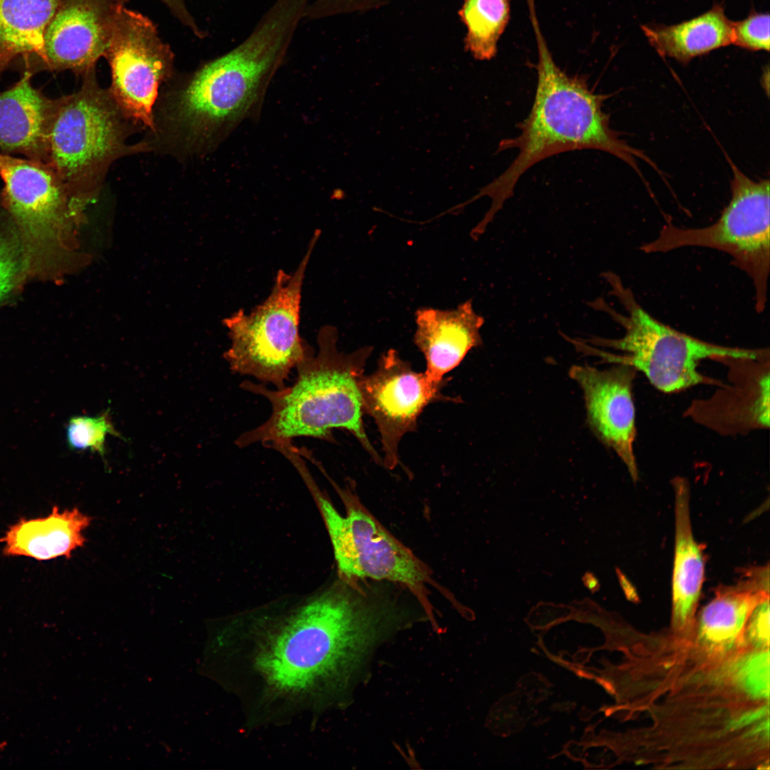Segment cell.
<instances>
[{
	"label": "cell",
	"instance_id": "cell-30",
	"mask_svg": "<svg viewBox=\"0 0 770 770\" xmlns=\"http://www.w3.org/2000/svg\"><path fill=\"white\" fill-rule=\"evenodd\" d=\"M320 1L328 12L336 15L359 8L365 2V0H320Z\"/></svg>",
	"mask_w": 770,
	"mask_h": 770
},
{
	"label": "cell",
	"instance_id": "cell-20",
	"mask_svg": "<svg viewBox=\"0 0 770 770\" xmlns=\"http://www.w3.org/2000/svg\"><path fill=\"white\" fill-rule=\"evenodd\" d=\"M91 520L76 508L60 512L58 506L44 518H22L0 538L4 544L3 555L40 561L62 556L69 558L73 551L85 545L83 531Z\"/></svg>",
	"mask_w": 770,
	"mask_h": 770
},
{
	"label": "cell",
	"instance_id": "cell-5",
	"mask_svg": "<svg viewBox=\"0 0 770 770\" xmlns=\"http://www.w3.org/2000/svg\"><path fill=\"white\" fill-rule=\"evenodd\" d=\"M82 76L77 91L58 98L46 161L78 207L99 192L115 160L151 151L145 140L128 143L140 125L123 113L108 88L99 85L96 66Z\"/></svg>",
	"mask_w": 770,
	"mask_h": 770
},
{
	"label": "cell",
	"instance_id": "cell-25",
	"mask_svg": "<svg viewBox=\"0 0 770 770\" xmlns=\"http://www.w3.org/2000/svg\"><path fill=\"white\" fill-rule=\"evenodd\" d=\"M25 278L21 248L11 221L0 222V302Z\"/></svg>",
	"mask_w": 770,
	"mask_h": 770
},
{
	"label": "cell",
	"instance_id": "cell-23",
	"mask_svg": "<svg viewBox=\"0 0 770 770\" xmlns=\"http://www.w3.org/2000/svg\"><path fill=\"white\" fill-rule=\"evenodd\" d=\"M459 15L467 29L466 50L478 60L493 58L510 19L509 0H464Z\"/></svg>",
	"mask_w": 770,
	"mask_h": 770
},
{
	"label": "cell",
	"instance_id": "cell-11",
	"mask_svg": "<svg viewBox=\"0 0 770 770\" xmlns=\"http://www.w3.org/2000/svg\"><path fill=\"white\" fill-rule=\"evenodd\" d=\"M104 57L111 68L108 89L113 99L129 119L153 132L160 86L175 76L170 46L150 19L123 5Z\"/></svg>",
	"mask_w": 770,
	"mask_h": 770
},
{
	"label": "cell",
	"instance_id": "cell-27",
	"mask_svg": "<svg viewBox=\"0 0 770 770\" xmlns=\"http://www.w3.org/2000/svg\"><path fill=\"white\" fill-rule=\"evenodd\" d=\"M769 666L768 651L748 655L738 665L737 680L754 697L769 696Z\"/></svg>",
	"mask_w": 770,
	"mask_h": 770
},
{
	"label": "cell",
	"instance_id": "cell-26",
	"mask_svg": "<svg viewBox=\"0 0 770 770\" xmlns=\"http://www.w3.org/2000/svg\"><path fill=\"white\" fill-rule=\"evenodd\" d=\"M769 14L751 11L744 20L732 22V44L749 51H769Z\"/></svg>",
	"mask_w": 770,
	"mask_h": 770
},
{
	"label": "cell",
	"instance_id": "cell-15",
	"mask_svg": "<svg viewBox=\"0 0 770 770\" xmlns=\"http://www.w3.org/2000/svg\"><path fill=\"white\" fill-rule=\"evenodd\" d=\"M615 364L603 370L574 365L569 375L583 391L589 428L604 446L615 451L635 482L639 472L634 449L637 431L632 390L637 371L627 364Z\"/></svg>",
	"mask_w": 770,
	"mask_h": 770
},
{
	"label": "cell",
	"instance_id": "cell-2",
	"mask_svg": "<svg viewBox=\"0 0 770 770\" xmlns=\"http://www.w3.org/2000/svg\"><path fill=\"white\" fill-rule=\"evenodd\" d=\"M310 0H275L250 34L188 76L164 83L153 108L151 150L179 160L215 150L256 116Z\"/></svg>",
	"mask_w": 770,
	"mask_h": 770
},
{
	"label": "cell",
	"instance_id": "cell-7",
	"mask_svg": "<svg viewBox=\"0 0 770 770\" xmlns=\"http://www.w3.org/2000/svg\"><path fill=\"white\" fill-rule=\"evenodd\" d=\"M305 483L329 533L341 581L355 587L367 579L401 585L418 600L435 629L438 626L428 585L439 590L461 613L464 611L454 596L432 578L428 566L378 521L349 486L342 488L333 483L345 506L344 516L319 491L312 477Z\"/></svg>",
	"mask_w": 770,
	"mask_h": 770
},
{
	"label": "cell",
	"instance_id": "cell-18",
	"mask_svg": "<svg viewBox=\"0 0 770 770\" xmlns=\"http://www.w3.org/2000/svg\"><path fill=\"white\" fill-rule=\"evenodd\" d=\"M734 585L717 588L699 616L700 637L713 649L727 650L744 634L755 606L769 596V565L744 571Z\"/></svg>",
	"mask_w": 770,
	"mask_h": 770
},
{
	"label": "cell",
	"instance_id": "cell-19",
	"mask_svg": "<svg viewBox=\"0 0 770 770\" xmlns=\"http://www.w3.org/2000/svg\"><path fill=\"white\" fill-rule=\"evenodd\" d=\"M674 493L675 544L672 574V625L688 630L695 612L704 577L702 551L694 540L690 518L689 483L683 477L672 481Z\"/></svg>",
	"mask_w": 770,
	"mask_h": 770
},
{
	"label": "cell",
	"instance_id": "cell-24",
	"mask_svg": "<svg viewBox=\"0 0 770 770\" xmlns=\"http://www.w3.org/2000/svg\"><path fill=\"white\" fill-rule=\"evenodd\" d=\"M66 430V441L71 450H89L97 453L103 459L105 458V443L108 435L123 439L115 430L109 411L97 416H72L68 420Z\"/></svg>",
	"mask_w": 770,
	"mask_h": 770
},
{
	"label": "cell",
	"instance_id": "cell-9",
	"mask_svg": "<svg viewBox=\"0 0 770 770\" xmlns=\"http://www.w3.org/2000/svg\"><path fill=\"white\" fill-rule=\"evenodd\" d=\"M728 161L733 173L732 197L719 219L700 228L668 223L640 249L645 253H662L700 247L727 253L752 280L755 309L760 313L766 307L770 270L769 180H753Z\"/></svg>",
	"mask_w": 770,
	"mask_h": 770
},
{
	"label": "cell",
	"instance_id": "cell-32",
	"mask_svg": "<svg viewBox=\"0 0 770 770\" xmlns=\"http://www.w3.org/2000/svg\"><path fill=\"white\" fill-rule=\"evenodd\" d=\"M5 746H6V743L5 742L0 743V752L5 748Z\"/></svg>",
	"mask_w": 770,
	"mask_h": 770
},
{
	"label": "cell",
	"instance_id": "cell-8",
	"mask_svg": "<svg viewBox=\"0 0 770 770\" xmlns=\"http://www.w3.org/2000/svg\"><path fill=\"white\" fill-rule=\"evenodd\" d=\"M320 232L315 230L307 252L292 273L278 270L268 297L250 313L239 309L225 319L231 345L224 354L235 373L285 387L290 371L312 349L299 333L305 271Z\"/></svg>",
	"mask_w": 770,
	"mask_h": 770
},
{
	"label": "cell",
	"instance_id": "cell-3",
	"mask_svg": "<svg viewBox=\"0 0 770 770\" xmlns=\"http://www.w3.org/2000/svg\"><path fill=\"white\" fill-rule=\"evenodd\" d=\"M527 7L538 56L534 101L530 113L519 125L520 133L498 145V152L514 148L518 155L503 173L471 200L482 196L492 200L490 209L476 225L481 231L513 195L520 177L552 155L592 149L619 158L639 173L635 157L654 165L611 128L609 115L602 111L604 96L595 93L585 80L569 76L556 64L541 31L535 2H528Z\"/></svg>",
	"mask_w": 770,
	"mask_h": 770
},
{
	"label": "cell",
	"instance_id": "cell-4",
	"mask_svg": "<svg viewBox=\"0 0 770 770\" xmlns=\"http://www.w3.org/2000/svg\"><path fill=\"white\" fill-rule=\"evenodd\" d=\"M337 340L334 327H322L317 353L311 349L299 362L296 381L290 386L270 390L243 381L242 389L269 400L272 413L260 426L241 434L235 441L237 446H270L299 436L333 442L332 430L341 428L351 433L377 463H383L364 430L359 389L373 348L366 346L345 354L339 351Z\"/></svg>",
	"mask_w": 770,
	"mask_h": 770
},
{
	"label": "cell",
	"instance_id": "cell-12",
	"mask_svg": "<svg viewBox=\"0 0 770 770\" xmlns=\"http://www.w3.org/2000/svg\"><path fill=\"white\" fill-rule=\"evenodd\" d=\"M445 382H433L424 372L415 371L393 349L381 356L372 374L361 376L359 389L362 411L377 426L383 463L387 468L399 463V443L406 433L416 430L423 409L436 401L453 400L441 392Z\"/></svg>",
	"mask_w": 770,
	"mask_h": 770
},
{
	"label": "cell",
	"instance_id": "cell-21",
	"mask_svg": "<svg viewBox=\"0 0 770 770\" xmlns=\"http://www.w3.org/2000/svg\"><path fill=\"white\" fill-rule=\"evenodd\" d=\"M60 0H0V78L12 65L33 73L43 58L45 30Z\"/></svg>",
	"mask_w": 770,
	"mask_h": 770
},
{
	"label": "cell",
	"instance_id": "cell-1",
	"mask_svg": "<svg viewBox=\"0 0 770 770\" xmlns=\"http://www.w3.org/2000/svg\"><path fill=\"white\" fill-rule=\"evenodd\" d=\"M236 631L232 650L262 705L298 708L346 692L374 648L401 628L396 599L341 581L284 612Z\"/></svg>",
	"mask_w": 770,
	"mask_h": 770
},
{
	"label": "cell",
	"instance_id": "cell-22",
	"mask_svg": "<svg viewBox=\"0 0 770 770\" xmlns=\"http://www.w3.org/2000/svg\"><path fill=\"white\" fill-rule=\"evenodd\" d=\"M732 22L724 7L714 4L690 20L670 26L644 24L641 29L661 56L687 63L694 57L732 44Z\"/></svg>",
	"mask_w": 770,
	"mask_h": 770
},
{
	"label": "cell",
	"instance_id": "cell-31",
	"mask_svg": "<svg viewBox=\"0 0 770 770\" xmlns=\"http://www.w3.org/2000/svg\"><path fill=\"white\" fill-rule=\"evenodd\" d=\"M582 581L592 593H595L600 589L599 580L591 572H586L582 577Z\"/></svg>",
	"mask_w": 770,
	"mask_h": 770
},
{
	"label": "cell",
	"instance_id": "cell-13",
	"mask_svg": "<svg viewBox=\"0 0 770 770\" xmlns=\"http://www.w3.org/2000/svg\"><path fill=\"white\" fill-rule=\"evenodd\" d=\"M727 382L709 397L692 400L684 417L723 436L769 427V352L759 357L724 356Z\"/></svg>",
	"mask_w": 770,
	"mask_h": 770
},
{
	"label": "cell",
	"instance_id": "cell-17",
	"mask_svg": "<svg viewBox=\"0 0 770 770\" xmlns=\"http://www.w3.org/2000/svg\"><path fill=\"white\" fill-rule=\"evenodd\" d=\"M31 76L24 71L18 82L0 93V148L46 163L58 98L34 88Z\"/></svg>",
	"mask_w": 770,
	"mask_h": 770
},
{
	"label": "cell",
	"instance_id": "cell-14",
	"mask_svg": "<svg viewBox=\"0 0 770 770\" xmlns=\"http://www.w3.org/2000/svg\"><path fill=\"white\" fill-rule=\"evenodd\" d=\"M123 0H60L43 36L36 71L83 75L108 48Z\"/></svg>",
	"mask_w": 770,
	"mask_h": 770
},
{
	"label": "cell",
	"instance_id": "cell-28",
	"mask_svg": "<svg viewBox=\"0 0 770 770\" xmlns=\"http://www.w3.org/2000/svg\"><path fill=\"white\" fill-rule=\"evenodd\" d=\"M759 647L768 646L769 640V596L761 600L753 609L746 622L744 633Z\"/></svg>",
	"mask_w": 770,
	"mask_h": 770
},
{
	"label": "cell",
	"instance_id": "cell-29",
	"mask_svg": "<svg viewBox=\"0 0 770 770\" xmlns=\"http://www.w3.org/2000/svg\"><path fill=\"white\" fill-rule=\"evenodd\" d=\"M125 3L128 0H123ZM170 10L181 24L188 27L198 38H203L206 34L197 26L193 16L187 9L186 0H159Z\"/></svg>",
	"mask_w": 770,
	"mask_h": 770
},
{
	"label": "cell",
	"instance_id": "cell-10",
	"mask_svg": "<svg viewBox=\"0 0 770 770\" xmlns=\"http://www.w3.org/2000/svg\"><path fill=\"white\" fill-rule=\"evenodd\" d=\"M1 202L19 238L25 277L53 270L61 230L79 208L47 164L0 154Z\"/></svg>",
	"mask_w": 770,
	"mask_h": 770
},
{
	"label": "cell",
	"instance_id": "cell-6",
	"mask_svg": "<svg viewBox=\"0 0 770 770\" xmlns=\"http://www.w3.org/2000/svg\"><path fill=\"white\" fill-rule=\"evenodd\" d=\"M611 294L617 297L626 314H621L606 305L602 308L625 329L619 339L594 337L595 345L612 348L624 354H615L569 339L581 352L597 356L603 361L624 364L642 372L657 389L666 394L677 393L698 385L718 386L722 381L702 374L699 361L724 356L759 357L768 348L746 349L708 342L677 331L650 314L637 302L614 273H605Z\"/></svg>",
	"mask_w": 770,
	"mask_h": 770
},
{
	"label": "cell",
	"instance_id": "cell-16",
	"mask_svg": "<svg viewBox=\"0 0 770 770\" xmlns=\"http://www.w3.org/2000/svg\"><path fill=\"white\" fill-rule=\"evenodd\" d=\"M415 317L414 343L424 355V373L433 382H445L444 375L482 344L480 329L485 320L473 309L472 299L450 310L422 307Z\"/></svg>",
	"mask_w": 770,
	"mask_h": 770
}]
</instances>
